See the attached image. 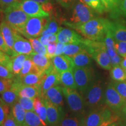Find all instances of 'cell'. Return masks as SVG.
<instances>
[{
    "label": "cell",
    "mask_w": 126,
    "mask_h": 126,
    "mask_svg": "<svg viewBox=\"0 0 126 126\" xmlns=\"http://www.w3.org/2000/svg\"><path fill=\"white\" fill-rule=\"evenodd\" d=\"M110 21L102 18H94L87 22L72 28L85 38L91 40L103 42L110 28Z\"/></svg>",
    "instance_id": "6da1fadb"
},
{
    "label": "cell",
    "mask_w": 126,
    "mask_h": 126,
    "mask_svg": "<svg viewBox=\"0 0 126 126\" xmlns=\"http://www.w3.org/2000/svg\"><path fill=\"white\" fill-rule=\"evenodd\" d=\"M82 44L97 64L105 70H111V60L107 51L104 42L91 40L84 39Z\"/></svg>",
    "instance_id": "7a4b0ae2"
},
{
    "label": "cell",
    "mask_w": 126,
    "mask_h": 126,
    "mask_svg": "<svg viewBox=\"0 0 126 126\" xmlns=\"http://www.w3.org/2000/svg\"><path fill=\"white\" fill-rule=\"evenodd\" d=\"M4 13L5 20L8 24L16 32L22 34L30 16L22 10L19 2L14 3L6 8Z\"/></svg>",
    "instance_id": "3957f363"
},
{
    "label": "cell",
    "mask_w": 126,
    "mask_h": 126,
    "mask_svg": "<svg viewBox=\"0 0 126 126\" xmlns=\"http://www.w3.org/2000/svg\"><path fill=\"white\" fill-rule=\"evenodd\" d=\"M103 84L101 80H94L83 93L86 106L94 109L104 106L105 103Z\"/></svg>",
    "instance_id": "277c9868"
},
{
    "label": "cell",
    "mask_w": 126,
    "mask_h": 126,
    "mask_svg": "<svg viewBox=\"0 0 126 126\" xmlns=\"http://www.w3.org/2000/svg\"><path fill=\"white\" fill-rule=\"evenodd\" d=\"M120 118L117 115L111 113V110L107 106L92 109L86 117L83 119L82 126H99L103 122L113 120L119 121Z\"/></svg>",
    "instance_id": "5b68a950"
},
{
    "label": "cell",
    "mask_w": 126,
    "mask_h": 126,
    "mask_svg": "<svg viewBox=\"0 0 126 126\" xmlns=\"http://www.w3.org/2000/svg\"><path fill=\"white\" fill-rule=\"evenodd\" d=\"M94 18V14L89 6L84 2L76 3L72 9L70 22L64 21L63 24L72 28L74 26L82 25Z\"/></svg>",
    "instance_id": "8992f818"
},
{
    "label": "cell",
    "mask_w": 126,
    "mask_h": 126,
    "mask_svg": "<svg viewBox=\"0 0 126 126\" xmlns=\"http://www.w3.org/2000/svg\"><path fill=\"white\" fill-rule=\"evenodd\" d=\"M72 71L77 89L83 94L94 80V70L91 67H74Z\"/></svg>",
    "instance_id": "52a82bcc"
},
{
    "label": "cell",
    "mask_w": 126,
    "mask_h": 126,
    "mask_svg": "<svg viewBox=\"0 0 126 126\" xmlns=\"http://www.w3.org/2000/svg\"><path fill=\"white\" fill-rule=\"evenodd\" d=\"M63 92L67 100L68 105L72 112L79 115L82 114L86 106L84 98L77 89L63 87Z\"/></svg>",
    "instance_id": "ba28073f"
},
{
    "label": "cell",
    "mask_w": 126,
    "mask_h": 126,
    "mask_svg": "<svg viewBox=\"0 0 126 126\" xmlns=\"http://www.w3.org/2000/svg\"><path fill=\"white\" fill-rule=\"evenodd\" d=\"M48 17L29 18L25 25L24 31L22 33L23 35L27 37L28 39L36 38L42 35V32L48 22Z\"/></svg>",
    "instance_id": "9c48e42d"
},
{
    "label": "cell",
    "mask_w": 126,
    "mask_h": 126,
    "mask_svg": "<svg viewBox=\"0 0 126 126\" xmlns=\"http://www.w3.org/2000/svg\"><path fill=\"white\" fill-rule=\"evenodd\" d=\"M105 100L106 106L116 113L122 110L126 103L123 97L115 89L113 82L110 83L105 89Z\"/></svg>",
    "instance_id": "30bf717a"
},
{
    "label": "cell",
    "mask_w": 126,
    "mask_h": 126,
    "mask_svg": "<svg viewBox=\"0 0 126 126\" xmlns=\"http://www.w3.org/2000/svg\"><path fill=\"white\" fill-rule=\"evenodd\" d=\"M59 85H61L60 74L57 71L54 66H53L44 74L40 86V97L43 99L45 94L50 88Z\"/></svg>",
    "instance_id": "8fae6325"
},
{
    "label": "cell",
    "mask_w": 126,
    "mask_h": 126,
    "mask_svg": "<svg viewBox=\"0 0 126 126\" xmlns=\"http://www.w3.org/2000/svg\"><path fill=\"white\" fill-rule=\"evenodd\" d=\"M47 109V123L50 126H57L65 116L62 107L56 106L46 99H43Z\"/></svg>",
    "instance_id": "7c38bea8"
},
{
    "label": "cell",
    "mask_w": 126,
    "mask_h": 126,
    "mask_svg": "<svg viewBox=\"0 0 126 126\" xmlns=\"http://www.w3.org/2000/svg\"><path fill=\"white\" fill-rule=\"evenodd\" d=\"M19 5L22 10L30 17H48L49 14L42 8V5L32 0H21Z\"/></svg>",
    "instance_id": "4fadbf2b"
},
{
    "label": "cell",
    "mask_w": 126,
    "mask_h": 126,
    "mask_svg": "<svg viewBox=\"0 0 126 126\" xmlns=\"http://www.w3.org/2000/svg\"><path fill=\"white\" fill-rule=\"evenodd\" d=\"M57 35V42L65 44H75L81 45L82 44L84 39L81 37L76 32L68 28H61Z\"/></svg>",
    "instance_id": "5bb4252c"
},
{
    "label": "cell",
    "mask_w": 126,
    "mask_h": 126,
    "mask_svg": "<svg viewBox=\"0 0 126 126\" xmlns=\"http://www.w3.org/2000/svg\"><path fill=\"white\" fill-rule=\"evenodd\" d=\"M103 42L106 45L107 51L110 56L112 67L117 65H120L123 58L117 54L115 49L114 40L110 32V29H109L107 32Z\"/></svg>",
    "instance_id": "9a60e30c"
},
{
    "label": "cell",
    "mask_w": 126,
    "mask_h": 126,
    "mask_svg": "<svg viewBox=\"0 0 126 126\" xmlns=\"http://www.w3.org/2000/svg\"><path fill=\"white\" fill-rule=\"evenodd\" d=\"M19 33L16 32L15 35V42H14L13 51L16 55L25 54L31 56L34 53L29 40H26L22 37Z\"/></svg>",
    "instance_id": "2e32d148"
},
{
    "label": "cell",
    "mask_w": 126,
    "mask_h": 126,
    "mask_svg": "<svg viewBox=\"0 0 126 126\" xmlns=\"http://www.w3.org/2000/svg\"><path fill=\"white\" fill-rule=\"evenodd\" d=\"M51 61L54 68L60 74L66 71L73 70L74 67L72 58L64 54L54 57Z\"/></svg>",
    "instance_id": "e0dca14e"
},
{
    "label": "cell",
    "mask_w": 126,
    "mask_h": 126,
    "mask_svg": "<svg viewBox=\"0 0 126 126\" xmlns=\"http://www.w3.org/2000/svg\"><path fill=\"white\" fill-rule=\"evenodd\" d=\"M62 86L57 85L50 88L45 94L43 99H46L56 106H61L64 105L63 92Z\"/></svg>",
    "instance_id": "ac0fdd59"
},
{
    "label": "cell",
    "mask_w": 126,
    "mask_h": 126,
    "mask_svg": "<svg viewBox=\"0 0 126 126\" xmlns=\"http://www.w3.org/2000/svg\"><path fill=\"white\" fill-rule=\"evenodd\" d=\"M0 31L8 47L13 51L15 35L16 32L14 31L5 20H2L0 23Z\"/></svg>",
    "instance_id": "d6986e66"
},
{
    "label": "cell",
    "mask_w": 126,
    "mask_h": 126,
    "mask_svg": "<svg viewBox=\"0 0 126 126\" xmlns=\"http://www.w3.org/2000/svg\"><path fill=\"white\" fill-rule=\"evenodd\" d=\"M30 56L39 72H45L53 66L51 59H48L46 56L34 53Z\"/></svg>",
    "instance_id": "ffe728a7"
},
{
    "label": "cell",
    "mask_w": 126,
    "mask_h": 126,
    "mask_svg": "<svg viewBox=\"0 0 126 126\" xmlns=\"http://www.w3.org/2000/svg\"><path fill=\"white\" fill-rule=\"evenodd\" d=\"M109 29L114 40L126 42V27L118 22H110Z\"/></svg>",
    "instance_id": "44dd1931"
},
{
    "label": "cell",
    "mask_w": 126,
    "mask_h": 126,
    "mask_svg": "<svg viewBox=\"0 0 126 126\" xmlns=\"http://www.w3.org/2000/svg\"><path fill=\"white\" fill-rule=\"evenodd\" d=\"M45 72H39L26 75L21 79H19L22 84L26 86H36L40 88Z\"/></svg>",
    "instance_id": "7402d4cb"
},
{
    "label": "cell",
    "mask_w": 126,
    "mask_h": 126,
    "mask_svg": "<svg viewBox=\"0 0 126 126\" xmlns=\"http://www.w3.org/2000/svg\"><path fill=\"white\" fill-rule=\"evenodd\" d=\"M72 60L73 61L74 67H91L92 64L91 56L89 54L86 50L75 54L72 57Z\"/></svg>",
    "instance_id": "603a6c76"
},
{
    "label": "cell",
    "mask_w": 126,
    "mask_h": 126,
    "mask_svg": "<svg viewBox=\"0 0 126 126\" xmlns=\"http://www.w3.org/2000/svg\"><path fill=\"white\" fill-rule=\"evenodd\" d=\"M27 55L25 54H17L11 57V61L9 70H11L16 78L19 75L22 69L23 63L26 58Z\"/></svg>",
    "instance_id": "cb8c5ba5"
},
{
    "label": "cell",
    "mask_w": 126,
    "mask_h": 126,
    "mask_svg": "<svg viewBox=\"0 0 126 126\" xmlns=\"http://www.w3.org/2000/svg\"><path fill=\"white\" fill-rule=\"evenodd\" d=\"M19 97L34 99L40 97V88L36 86H26L22 83L18 92Z\"/></svg>",
    "instance_id": "d4e9b609"
},
{
    "label": "cell",
    "mask_w": 126,
    "mask_h": 126,
    "mask_svg": "<svg viewBox=\"0 0 126 126\" xmlns=\"http://www.w3.org/2000/svg\"><path fill=\"white\" fill-rule=\"evenodd\" d=\"M26 111L20 106V103L16 102L11 107L10 113L19 126H23L25 123V115Z\"/></svg>",
    "instance_id": "484cf974"
},
{
    "label": "cell",
    "mask_w": 126,
    "mask_h": 126,
    "mask_svg": "<svg viewBox=\"0 0 126 126\" xmlns=\"http://www.w3.org/2000/svg\"><path fill=\"white\" fill-rule=\"evenodd\" d=\"M59 23H60V20L57 19L56 17L49 16L46 26L41 36L46 35V34H57L61 28V27H60L59 26Z\"/></svg>",
    "instance_id": "4316f807"
},
{
    "label": "cell",
    "mask_w": 126,
    "mask_h": 126,
    "mask_svg": "<svg viewBox=\"0 0 126 126\" xmlns=\"http://www.w3.org/2000/svg\"><path fill=\"white\" fill-rule=\"evenodd\" d=\"M60 83L64 87L77 89L72 70L66 71L60 73Z\"/></svg>",
    "instance_id": "83f0119b"
},
{
    "label": "cell",
    "mask_w": 126,
    "mask_h": 126,
    "mask_svg": "<svg viewBox=\"0 0 126 126\" xmlns=\"http://www.w3.org/2000/svg\"><path fill=\"white\" fill-rule=\"evenodd\" d=\"M23 126H47V124L40 119L35 111H28L26 112Z\"/></svg>",
    "instance_id": "f1b7e54d"
},
{
    "label": "cell",
    "mask_w": 126,
    "mask_h": 126,
    "mask_svg": "<svg viewBox=\"0 0 126 126\" xmlns=\"http://www.w3.org/2000/svg\"><path fill=\"white\" fill-rule=\"evenodd\" d=\"M39 72V71L38 69L36 67L34 63L33 62L31 56H28V57L26 58V59L24 61L22 69L19 75L16 78L18 79H21L22 78H23L25 76L29 74L36 73V72Z\"/></svg>",
    "instance_id": "f546056e"
},
{
    "label": "cell",
    "mask_w": 126,
    "mask_h": 126,
    "mask_svg": "<svg viewBox=\"0 0 126 126\" xmlns=\"http://www.w3.org/2000/svg\"><path fill=\"white\" fill-rule=\"evenodd\" d=\"M110 74L113 80L116 82L126 81V72L120 65L114 66L110 70Z\"/></svg>",
    "instance_id": "4dcf8cb0"
},
{
    "label": "cell",
    "mask_w": 126,
    "mask_h": 126,
    "mask_svg": "<svg viewBox=\"0 0 126 126\" xmlns=\"http://www.w3.org/2000/svg\"><path fill=\"white\" fill-rule=\"evenodd\" d=\"M85 50L83 44L75 45V44H67L65 45L64 49V54L70 57H72L75 54Z\"/></svg>",
    "instance_id": "1f68e13d"
},
{
    "label": "cell",
    "mask_w": 126,
    "mask_h": 126,
    "mask_svg": "<svg viewBox=\"0 0 126 126\" xmlns=\"http://www.w3.org/2000/svg\"><path fill=\"white\" fill-rule=\"evenodd\" d=\"M106 9V11L111 12L113 14L119 12L120 5L122 0H100Z\"/></svg>",
    "instance_id": "d6a6232c"
},
{
    "label": "cell",
    "mask_w": 126,
    "mask_h": 126,
    "mask_svg": "<svg viewBox=\"0 0 126 126\" xmlns=\"http://www.w3.org/2000/svg\"><path fill=\"white\" fill-rule=\"evenodd\" d=\"M83 119H80L75 116H67L62 119L57 126H82Z\"/></svg>",
    "instance_id": "836d02e7"
},
{
    "label": "cell",
    "mask_w": 126,
    "mask_h": 126,
    "mask_svg": "<svg viewBox=\"0 0 126 126\" xmlns=\"http://www.w3.org/2000/svg\"><path fill=\"white\" fill-rule=\"evenodd\" d=\"M29 42H31L32 47L34 53L42 54L46 56L47 55V48L43 44L40 42L39 39L36 38H30L29 39Z\"/></svg>",
    "instance_id": "e575fe53"
},
{
    "label": "cell",
    "mask_w": 126,
    "mask_h": 126,
    "mask_svg": "<svg viewBox=\"0 0 126 126\" xmlns=\"http://www.w3.org/2000/svg\"><path fill=\"white\" fill-rule=\"evenodd\" d=\"M83 2L99 14L106 12V9L102 4L100 0H83Z\"/></svg>",
    "instance_id": "d590c367"
},
{
    "label": "cell",
    "mask_w": 126,
    "mask_h": 126,
    "mask_svg": "<svg viewBox=\"0 0 126 126\" xmlns=\"http://www.w3.org/2000/svg\"><path fill=\"white\" fill-rule=\"evenodd\" d=\"M34 99L26 98V97H19L18 102L20 103V106L26 111H34L33 108Z\"/></svg>",
    "instance_id": "8d00e7d4"
},
{
    "label": "cell",
    "mask_w": 126,
    "mask_h": 126,
    "mask_svg": "<svg viewBox=\"0 0 126 126\" xmlns=\"http://www.w3.org/2000/svg\"><path fill=\"white\" fill-rule=\"evenodd\" d=\"M14 79L0 78V94H2V93L11 89Z\"/></svg>",
    "instance_id": "74e56055"
},
{
    "label": "cell",
    "mask_w": 126,
    "mask_h": 126,
    "mask_svg": "<svg viewBox=\"0 0 126 126\" xmlns=\"http://www.w3.org/2000/svg\"><path fill=\"white\" fill-rule=\"evenodd\" d=\"M113 84L118 93L126 101V81L123 82L115 81L113 82Z\"/></svg>",
    "instance_id": "f35d334b"
},
{
    "label": "cell",
    "mask_w": 126,
    "mask_h": 126,
    "mask_svg": "<svg viewBox=\"0 0 126 126\" xmlns=\"http://www.w3.org/2000/svg\"><path fill=\"white\" fill-rule=\"evenodd\" d=\"M114 47L120 56L122 58L126 57V42L114 40Z\"/></svg>",
    "instance_id": "ab89813d"
},
{
    "label": "cell",
    "mask_w": 126,
    "mask_h": 126,
    "mask_svg": "<svg viewBox=\"0 0 126 126\" xmlns=\"http://www.w3.org/2000/svg\"><path fill=\"white\" fill-rule=\"evenodd\" d=\"M39 40L46 47L48 43L50 42H57V35L55 34H46L42 35L39 37Z\"/></svg>",
    "instance_id": "60d3db41"
},
{
    "label": "cell",
    "mask_w": 126,
    "mask_h": 126,
    "mask_svg": "<svg viewBox=\"0 0 126 126\" xmlns=\"http://www.w3.org/2000/svg\"><path fill=\"white\" fill-rule=\"evenodd\" d=\"M0 78L14 79L16 77L8 68L6 66L0 65Z\"/></svg>",
    "instance_id": "b9f144b4"
},
{
    "label": "cell",
    "mask_w": 126,
    "mask_h": 126,
    "mask_svg": "<svg viewBox=\"0 0 126 126\" xmlns=\"http://www.w3.org/2000/svg\"><path fill=\"white\" fill-rule=\"evenodd\" d=\"M0 50H2L4 53H7L10 56H15V54L14 52L10 49L7 44L5 43L4 37H3L2 34L1 33V32L0 31Z\"/></svg>",
    "instance_id": "7bdbcfd3"
},
{
    "label": "cell",
    "mask_w": 126,
    "mask_h": 126,
    "mask_svg": "<svg viewBox=\"0 0 126 126\" xmlns=\"http://www.w3.org/2000/svg\"><path fill=\"white\" fill-rule=\"evenodd\" d=\"M11 61V57L0 50V65L6 66L9 69Z\"/></svg>",
    "instance_id": "ee69618b"
},
{
    "label": "cell",
    "mask_w": 126,
    "mask_h": 126,
    "mask_svg": "<svg viewBox=\"0 0 126 126\" xmlns=\"http://www.w3.org/2000/svg\"><path fill=\"white\" fill-rule=\"evenodd\" d=\"M34 111L37 113V114L38 115L39 117L40 118V119L42 120L45 123L47 124V125H48L47 119V109L45 103H43V104L42 105V106H41L40 108L38 109L37 110H35Z\"/></svg>",
    "instance_id": "f6af8a7d"
},
{
    "label": "cell",
    "mask_w": 126,
    "mask_h": 126,
    "mask_svg": "<svg viewBox=\"0 0 126 126\" xmlns=\"http://www.w3.org/2000/svg\"><path fill=\"white\" fill-rule=\"evenodd\" d=\"M57 43V42H50L46 46L47 55L46 57L48 59H52L55 57V52H56Z\"/></svg>",
    "instance_id": "bcb514c9"
},
{
    "label": "cell",
    "mask_w": 126,
    "mask_h": 126,
    "mask_svg": "<svg viewBox=\"0 0 126 126\" xmlns=\"http://www.w3.org/2000/svg\"><path fill=\"white\" fill-rule=\"evenodd\" d=\"M20 1L21 0H0V11L4 12L5 9L12 4L20 2Z\"/></svg>",
    "instance_id": "7dc6e473"
},
{
    "label": "cell",
    "mask_w": 126,
    "mask_h": 126,
    "mask_svg": "<svg viewBox=\"0 0 126 126\" xmlns=\"http://www.w3.org/2000/svg\"><path fill=\"white\" fill-rule=\"evenodd\" d=\"M0 126H19L18 124L17 123L15 120L12 116V115L11 114V113L8 115L7 117H6L5 120L3 123Z\"/></svg>",
    "instance_id": "c3c4849f"
},
{
    "label": "cell",
    "mask_w": 126,
    "mask_h": 126,
    "mask_svg": "<svg viewBox=\"0 0 126 126\" xmlns=\"http://www.w3.org/2000/svg\"><path fill=\"white\" fill-rule=\"evenodd\" d=\"M42 7L43 10L49 14L50 16L53 15L54 14V6L51 3H50L49 2L44 3V4H42Z\"/></svg>",
    "instance_id": "681fc988"
},
{
    "label": "cell",
    "mask_w": 126,
    "mask_h": 126,
    "mask_svg": "<svg viewBox=\"0 0 126 126\" xmlns=\"http://www.w3.org/2000/svg\"><path fill=\"white\" fill-rule=\"evenodd\" d=\"M65 44L60 43V42H57V47L56 52H55V56H60L64 54V49L65 47Z\"/></svg>",
    "instance_id": "f907efd6"
},
{
    "label": "cell",
    "mask_w": 126,
    "mask_h": 126,
    "mask_svg": "<svg viewBox=\"0 0 126 126\" xmlns=\"http://www.w3.org/2000/svg\"><path fill=\"white\" fill-rule=\"evenodd\" d=\"M119 14L126 16V0H122L118 12Z\"/></svg>",
    "instance_id": "816d5d0a"
},
{
    "label": "cell",
    "mask_w": 126,
    "mask_h": 126,
    "mask_svg": "<svg viewBox=\"0 0 126 126\" xmlns=\"http://www.w3.org/2000/svg\"><path fill=\"white\" fill-rule=\"evenodd\" d=\"M56 1L63 7L68 8L71 5L74 0H56Z\"/></svg>",
    "instance_id": "f5cc1de1"
},
{
    "label": "cell",
    "mask_w": 126,
    "mask_h": 126,
    "mask_svg": "<svg viewBox=\"0 0 126 126\" xmlns=\"http://www.w3.org/2000/svg\"><path fill=\"white\" fill-rule=\"evenodd\" d=\"M8 115V114L6 113L3 106L2 105H0V126L3 123V122H4V120H5L6 117H7Z\"/></svg>",
    "instance_id": "db71d44e"
},
{
    "label": "cell",
    "mask_w": 126,
    "mask_h": 126,
    "mask_svg": "<svg viewBox=\"0 0 126 126\" xmlns=\"http://www.w3.org/2000/svg\"><path fill=\"white\" fill-rule=\"evenodd\" d=\"M0 105H2L3 106V108H4L5 111V112L7 114H9V113H10V109H9L10 107L8 106L7 104L5 103V102L3 101V100L2 99V98H1V96H0Z\"/></svg>",
    "instance_id": "11a10c76"
},
{
    "label": "cell",
    "mask_w": 126,
    "mask_h": 126,
    "mask_svg": "<svg viewBox=\"0 0 126 126\" xmlns=\"http://www.w3.org/2000/svg\"><path fill=\"white\" fill-rule=\"evenodd\" d=\"M122 113L123 115V120H124L126 122V103H125V105H124L123 108H122Z\"/></svg>",
    "instance_id": "9f6ffc18"
},
{
    "label": "cell",
    "mask_w": 126,
    "mask_h": 126,
    "mask_svg": "<svg viewBox=\"0 0 126 126\" xmlns=\"http://www.w3.org/2000/svg\"><path fill=\"white\" fill-rule=\"evenodd\" d=\"M113 123H116L113 120H109V121H106V122H103V123H102L100 126H108L109 125H110V124Z\"/></svg>",
    "instance_id": "6f0895ef"
},
{
    "label": "cell",
    "mask_w": 126,
    "mask_h": 126,
    "mask_svg": "<svg viewBox=\"0 0 126 126\" xmlns=\"http://www.w3.org/2000/svg\"><path fill=\"white\" fill-rule=\"evenodd\" d=\"M120 66L124 70L126 69V57H124V59L122 60V62L120 63Z\"/></svg>",
    "instance_id": "680465c9"
},
{
    "label": "cell",
    "mask_w": 126,
    "mask_h": 126,
    "mask_svg": "<svg viewBox=\"0 0 126 126\" xmlns=\"http://www.w3.org/2000/svg\"><path fill=\"white\" fill-rule=\"evenodd\" d=\"M32 1H33L34 2L39 3V4H41L48 2V0H32Z\"/></svg>",
    "instance_id": "91938a15"
},
{
    "label": "cell",
    "mask_w": 126,
    "mask_h": 126,
    "mask_svg": "<svg viewBox=\"0 0 126 126\" xmlns=\"http://www.w3.org/2000/svg\"><path fill=\"white\" fill-rule=\"evenodd\" d=\"M119 126H126V122L124 120H121L120 121L119 123Z\"/></svg>",
    "instance_id": "94428289"
},
{
    "label": "cell",
    "mask_w": 126,
    "mask_h": 126,
    "mask_svg": "<svg viewBox=\"0 0 126 126\" xmlns=\"http://www.w3.org/2000/svg\"><path fill=\"white\" fill-rule=\"evenodd\" d=\"M108 126H119V124H117L116 122V123H113L110 124V125H109Z\"/></svg>",
    "instance_id": "6125c7cd"
},
{
    "label": "cell",
    "mask_w": 126,
    "mask_h": 126,
    "mask_svg": "<svg viewBox=\"0 0 126 126\" xmlns=\"http://www.w3.org/2000/svg\"><path fill=\"white\" fill-rule=\"evenodd\" d=\"M1 11H0V20H1Z\"/></svg>",
    "instance_id": "be15d7a7"
},
{
    "label": "cell",
    "mask_w": 126,
    "mask_h": 126,
    "mask_svg": "<svg viewBox=\"0 0 126 126\" xmlns=\"http://www.w3.org/2000/svg\"><path fill=\"white\" fill-rule=\"evenodd\" d=\"M125 71H126V70H125Z\"/></svg>",
    "instance_id": "e7e4bbea"
}]
</instances>
